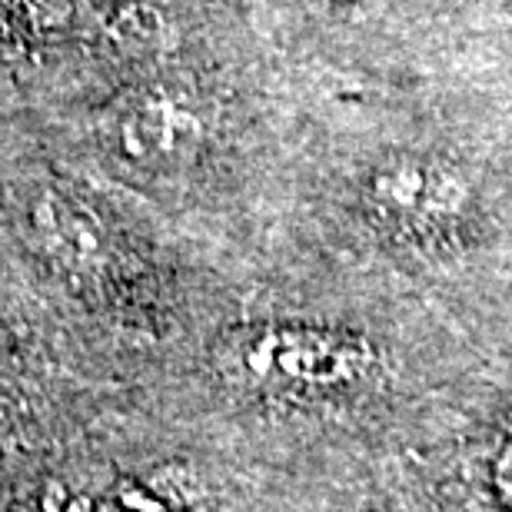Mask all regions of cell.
Wrapping results in <instances>:
<instances>
[{"label": "cell", "instance_id": "cell-1", "mask_svg": "<svg viewBox=\"0 0 512 512\" xmlns=\"http://www.w3.org/2000/svg\"><path fill=\"white\" fill-rule=\"evenodd\" d=\"M363 350L350 340L296 326H270L230 346V373L270 393H313L350 383L363 370Z\"/></svg>", "mask_w": 512, "mask_h": 512}, {"label": "cell", "instance_id": "cell-2", "mask_svg": "<svg viewBox=\"0 0 512 512\" xmlns=\"http://www.w3.org/2000/svg\"><path fill=\"white\" fill-rule=\"evenodd\" d=\"M114 137L127 160L170 167V163L193 160L203 140V124L180 97L167 90H150L124 104L114 120Z\"/></svg>", "mask_w": 512, "mask_h": 512}, {"label": "cell", "instance_id": "cell-3", "mask_svg": "<svg viewBox=\"0 0 512 512\" xmlns=\"http://www.w3.org/2000/svg\"><path fill=\"white\" fill-rule=\"evenodd\" d=\"M373 200L403 223H439L466 207V183L443 163L403 157L373 173Z\"/></svg>", "mask_w": 512, "mask_h": 512}, {"label": "cell", "instance_id": "cell-4", "mask_svg": "<svg viewBox=\"0 0 512 512\" xmlns=\"http://www.w3.org/2000/svg\"><path fill=\"white\" fill-rule=\"evenodd\" d=\"M30 240L57 266L84 273L100 260V233L84 207L60 197L57 190H40L24 207Z\"/></svg>", "mask_w": 512, "mask_h": 512}, {"label": "cell", "instance_id": "cell-5", "mask_svg": "<svg viewBox=\"0 0 512 512\" xmlns=\"http://www.w3.org/2000/svg\"><path fill=\"white\" fill-rule=\"evenodd\" d=\"M496 489H499V496L506 499V503L512 506V439L506 443V449L499 453V463H496Z\"/></svg>", "mask_w": 512, "mask_h": 512}]
</instances>
